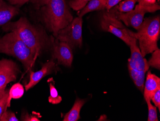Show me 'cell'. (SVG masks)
Returning <instances> with one entry per match:
<instances>
[{
	"label": "cell",
	"instance_id": "obj_1",
	"mask_svg": "<svg viewBox=\"0 0 160 121\" xmlns=\"http://www.w3.org/2000/svg\"><path fill=\"white\" fill-rule=\"evenodd\" d=\"M2 29L5 32L17 33L36 59L45 51L51 50L54 37L49 36L43 27L32 24L25 17H21L17 21L8 22Z\"/></svg>",
	"mask_w": 160,
	"mask_h": 121
},
{
	"label": "cell",
	"instance_id": "obj_2",
	"mask_svg": "<svg viewBox=\"0 0 160 121\" xmlns=\"http://www.w3.org/2000/svg\"><path fill=\"white\" fill-rule=\"evenodd\" d=\"M69 6L66 0H50L38 10L39 20L54 37L73 20Z\"/></svg>",
	"mask_w": 160,
	"mask_h": 121
},
{
	"label": "cell",
	"instance_id": "obj_3",
	"mask_svg": "<svg viewBox=\"0 0 160 121\" xmlns=\"http://www.w3.org/2000/svg\"><path fill=\"white\" fill-rule=\"evenodd\" d=\"M129 35L138 41L139 48L143 57L158 49L160 34V17H149L143 21L137 32L129 30Z\"/></svg>",
	"mask_w": 160,
	"mask_h": 121
},
{
	"label": "cell",
	"instance_id": "obj_4",
	"mask_svg": "<svg viewBox=\"0 0 160 121\" xmlns=\"http://www.w3.org/2000/svg\"><path fill=\"white\" fill-rule=\"evenodd\" d=\"M0 53L16 58L29 71L32 69L36 60L30 50L14 32H8L3 36H0Z\"/></svg>",
	"mask_w": 160,
	"mask_h": 121
},
{
	"label": "cell",
	"instance_id": "obj_5",
	"mask_svg": "<svg viewBox=\"0 0 160 121\" xmlns=\"http://www.w3.org/2000/svg\"><path fill=\"white\" fill-rule=\"evenodd\" d=\"M117 5L109 11L102 13L100 18V25L103 31L114 34L129 47L130 42L135 38L129 35V30L116 17L115 10Z\"/></svg>",
	"mask_w": 160,
	"mask_h": 121
},
{
	"label": "cell",
	"instance_id": "obj_6",
	"mask_svg": "<svg viewBox=\"0 0 160 121\" xmlns=\"http://www.w3.org/2000/svg\"><path fill=\"white\" fill-rule=\"evenodd\" d=\"M82 18L77 17L66 27L59 30L55 38L65 42L72 50L81 48L82 45Z\"/></svg>",
	"mask_w": 160,
	"mask_h": 121
},
{
	"label": "cell",
	"instance_id": "obj_7",
	"mask_svg": "<svg viewBox=\"0 0 160 121\" xmlns=\"http://www.w3.org/2000/svg\"><path fill=\"white\" fill-rule=\"evenodd\" d=\"M52 58L57 60L58 64L71 68L73 61L72 50L65 42L59 41L54 37L51 49Z\"/></svg>",
	"mask_w": 160,
	"mask_h": 121
},
{
	"label": "cell",
	"instance_id": "obj_8",
	"mask_svg": "<svg viewBox=\"0 0 160 121\" xmlns=\"http://www.w3.org/2000/svg\"><path fill=\"white\" fill-rule=\"evenodd\" d=\"M147 13L139 4L136 5L134 9L127 12L118 11V5L115 10V14L118 19L122 21L126 26L132 27L136 30L140 28L143 21L145 14Z\"/></svg>",
	"mask_w": 160,
	"mask_h": 121
},
{
	"label": "cell",
	"instance_id": "obj_9",
	"mask_svg": "<svg viewBox=\"0 0 160 121\" xmlns=\"http://www.w3.org/2000/svg\"><path fill=\"white\" fill-rule=\"evenodd\" d=\"M19 72L18 65L13 60H0V92L5 90L7 84L17 80Z\"/></svg>",
	"mask_w": 160,
	"mask_h": 121
},
{
	"label": "cell",
	"instance_id": "obj_10",
	"mask_svg": "<svg viewBox=\"0 0 160 121\" xmlns=\"http://www.w3.org/2000/svg\"><path fill=\"white\" fill-rule=\"evenodd\" d=\"M137 41L136 39L134 38L129 45L131 56L128 59V69L146 74L150 66L148 61L143 57L140 48L138 47Z\"/></svg>",
	"mask_w": 160,
	"mask_h": 121
},
{
	"label": "cell",
	"instance_id": "obj_11",
	"mask_svg": "<svg viewBox=\"0 0 160 121\" xmlns=\"http://www.w3.org/2000/svg\"><path fill=\"white\" fill-rule=\"evenodd\" d=\"M57 70H58V67L52 58L44 64L41 69L38 72H34L32 70H30L29 81L25 85L26 91L35 86L43 78Z\"/></svg>",
	"mask_w": 160,
	"mask_h": 121
},
{
	"label": "cell",
	"instance_id": "obj_12",
	"mask_svg": "<svg viewBox=\"0 0 160 121\" xmlns=\"http://www.w3.org/2000/svg\"><path fill=\"white\" fill-rule=\"evenodd\" d=\"M159 89H160V78L149 70L144 85V97L145 101H151L153 95Z\"/></svg>",
	"mask_w": 160,
	"mask_h": 121
},
{
	"label": "cell",
	"instance_id": "obj_13",
	"mask_svg": "<svg viewBox=\"0 0 160 121\" xmlns=\"http://www.w3.org/2000/svg\"><path fill=\"white\" fill-rule=\"evenodd\" d=\"M18 7L0 0V26H3L19 13Z\"/></svg>",
	"mask_w": 160,
	"mask_h": 121
},
{
	"label": "cell",
	"instance_id": "obj_14",
	"mask_svg": "<svg viewBox=\"0 0 160 121\" xmlns=\"http://www.w3.org/2000/svg\"><path fill=\"white\" fill-rule=\"evenodd\" d=\"M86 99L76 97L75 102L71 110L64 116L63 121H77L80 119V112L86 103Z\"/></svg>",
	"mask_w": 160,
	"mask_h": 121
},
{
	"label": "cell",
	"instance_id": "obj_15",
	"mask_svg": "<svg viewBox=\"0 0 160 121\" xmlns=\"http://www.w3.org/2000/svg\"><path fill=\"white\" fill-rule=\"evenodd\" d=\"M107 0H90L84 8L81 10L78 17L82 18L86 14L94 11H102L106 9Z\"/></svg>",
	"mask_w": 160,
	"mask_h": 121
},
{
	"label": "cell",
	"instance_id": "obj_16",
	"mask_svg": "<svg viewBox=\"0 0 160 121\" xmlns=\"http://www.w3.org/2000/svg\"><path fill=\"white\" fill-rule=\"evenodd\" d=\"M24 89L23 85L16 83L12 86L9 91L8 105L10 107L12 99H19L24 95Z\"/></svg>",
	"mask_w": 160,
	"mask_h": 121
},
{
	"label": "cell",
	"instance_id": "obj_17",
	"mask_svg": "<svg viewBox=\"0 0 160 121\" xmlns=\"http://www.w3.org/2000/svg\"><path fill=\"white\" fill-rule=\"evenodd\" d=\"M137 2L147 13H154L160 10V4L156 0H138Z\"/></svg>",
	"mask_w": 160,
	"mask_h": 121
},
{
	"label": "cell",
	"instance_id": "obj_18",
	"mask_svg": "<svg viewBox=\"0 0 160 121\" xmlns=\"http://www.w3.org/2000/svg\"><path fill=\"white\" fill-rule=\"evenodd\" d=\"M9 90H3L0 92V118L9 107L8 97Z\"/></svg>",
	"mask_w": 160,
	"mask_h": 121
},
{
	"label": "cell",
	"instance_id": "obj_19",
	"mask_svg": "<svg viewBox=\"0 0 160 121\" xmlns=\"http://www.w3.org/2000/svg\"><path fill=\"white\" fill-rule=\"evenodd\" d=\"M50 96L48 97V102L52 104H58L62 101V97L58 94L57 90L54 86V84L50 82L49 84Z\"/></svg>",
	"mask_w": 160,
	"mask_h": 121
},
{
	"label": "cell",
	"instance_id": "obj_20",
	"mask_svg": "<svg viewBox=\"0 0 160 121\" xmlns=\"http://www.w3.org/2000/svg\"><path fill=\"white\" fill-rule=\"evenodd\" d=\"M138 0H124L118 5V10L120 12H127L133 9Z\"/></svg>",
	"mask_w": 160,
	"mask_h": 121
},
{
	"label": "cell",
	"instance_id": "obj_21",
	"mask_svg": "<svg viewBox=\"0 0 160 121\" xmlns=\"http://www.w3.org/2000/svg\"><path fill=\"white\" fill-rule=\"evenodd\" d=\"M152 57L148 61L149 66L154 68L156 69H160V50L157 49L152 52Z\"/></svg>",
	"mask_w": 160,
	"mask_h": 121
},
{
	"label": "cell",
	"instance_id": "obj_22",
	"mask_svg": "<svg viewBox=\"0 0 160 121\" xmlns=\"http://www.w3.org/2000/svg\"><path fill=\"white\" fill-rule=\"evenodd\" d=\"M90 0H70L68 4L70 8L74 10L79 11L82 9Z\"/></svg>",
	"mask_w": 160,
	"mask_h": 121
},
{
	"label": "cell",
	"instance_id": "obj_23",
	"mask_svg": "<svg viewBox=\"0 0 160 121\" xmlns=\"http://www.w3.org/2000/svg\"><path fill=\"white\" fill-rule=\"evenodd\" d=\"M151 101H146L148 107V121H158L157 115V107L152 105L151 103Z\"/></svg>",
	"mask_w": 160,
	"mask_h": 121
},
{
	"label": "cell",
	"instance_id": "obj_24",
	"mask_svg": "<svg viewBox=\"0 0 160 121\" xmlns=\"http://www.w3.org/2000/svg\"><path fill=\"white\" fill-rule=\"evenodd\" d=\"M16 114L11 111L6 110L0 118V121H18Z\"/></svg>",
	"mask_w": 160,
	"mask_h": 121
},
{
	"label": "cell",
	"instance_id": "obj_25",
	"mask_svg": "<svg viewBox=\"0 0 160 121\" xmlns=\"http://www.w3.org/2000/svg\"><path fill=\"white\" fill-rule=\"evenodd\" d=\"M38 115H31L29 114L28 113H24L21 116V120L22 121H39Z\"/></svg>",
	"mask_w": 160,
	"mask_h": 121
},
{
	"label": "cell",
	"instance_id": "obj_26",
	"mask_svg": "<svg viewBox=\"0 0 160 121\" xmlns=\"http://www.w3.org/2000/svg\"><path fill=\"white\" fill-rule=\"evenodd\" d=\"M151 101L155 105V106L159 109L160 112V89H158L156 91L153 96L152 98Z\"/></svg>",
	"mask_w": 160,
	"mask_h": 121
},
{
	"label": "cell",
	"instance_id": "obj_27",
	"mask_svg": "<svg viewBox=\"0 0 160 121\" xmlns=\"http://www.w3.org/2000/svg\"><path fill=\"white\" fill-rule=\"evenodd\" d=\"M50 0H30L36 9L38 10L43 5L47 4Z\"/></svg>",
	"mask_w": 160,
	"mask_h": 121
},
{
	"label": "cell",
	"instance_id": "obj_28",
	"mask_svg": "<svg viewBox=\"0 0 160 121\" xmlns=\"http://www.w3.org/2000/svg\"><path fill=\"white\" fill-rule=\"evenodd\" d=\"M123 0H107L106 10L109 11L116 5H118Z\"/></svg>",
	"mask_w": 160,
	"mask_h": 121
},
{
	"label": "cell",
	"instance_id": "obj_29",
	"mask_svg": "<svg viewBox=\"0 0 160 121\" xmlns=\"http://www.w3.org/2000/svg\"><path fill=\"white\" fill-rule=\"evenodd\" d=\"M12 5L19 7L27 3L28 2L30 1V0H7Z\"/></svg>",
	"mask_w": 160,
	"mask_h": 121
}]
</instances>
